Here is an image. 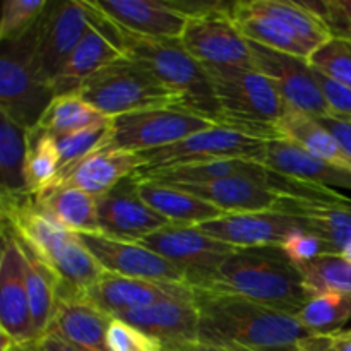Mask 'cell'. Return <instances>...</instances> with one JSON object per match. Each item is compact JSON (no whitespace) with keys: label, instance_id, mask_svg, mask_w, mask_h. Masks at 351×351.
I'll return each mask as SVG.
<instances>
[{"label":"cell","instance_id":"6da1fadb","mask_svg":"<svg viewBox=\"0 0 351 351\" xmlns=\"http://www.w3.org/2000/svg\"><path fill=\"white\" fill-rule=\"evenodd\" d=\"M199 341L219 346L271 350L297 346L311 332L297 315L249 298L194 288Z\"/></svg>","mask_w":351,"mask_h":351},{"label":"cell","instance_id":"7a4b0ae2","mask_svg":"<svg viewBox=\"0 0 351 351\" xmlns=\"http://www.w3.org/2000/svg\"><path fill=\"white\" fill-rule=\"evenodd\" d=\"M2 225L31 250L58 280L74 291H86L106 274L77 233L45 215L33 195H2Z\"/></svg>","mask_w":351,"mask_h":351},{"label":"cell","instance_id":"3957f363","mask_svg":"<svg viewBox=\"0 0 351 351\" xmlns=\"http://www.w3.org/2000/svg\"><path fill=\"white\" fill-rule=\"evenodd\" d=\"M199 290L237 295L295 315L311 300L300 271L280 245L235 249Z\"/></svg>","mask_w":351,"mask_h":351},{"label":"cell","instance_id":"277c9868","mask_svg":"<svg viewBox=\"0 0 351 351\" xmlns=\"http://www.w3.org/2000/svg\"><path fill=\"white\" fill-rule=\"evenodd\" d=\"M120 29L123 57L146 67L158 81L180 99V108L189 110L215 125L221 123V110L213 82L201 62L185 50L180 40H153Z\"/></svg>","mask_w":351,"mask_h":351},{"label":"cell","instance_id":"5b68a950","mask_svg":"<svg viewBox=\"0 0 351 351\" xmlns=\"http://www.w3.org/2000/svg\"><path fill=\"white\" fill-rule=\"evenodd\" d=\"M221 110L219 127L261 141L278 139L276 122L287 103L276 86L256 69L204 65Z\"/></svg>","mask_w":351,"mask_h":351},{"label":"cell","instance_id":"8992f818","mask_svg":"<svg viewBox=\"0 0 351 351\" xmlns=\"http://www.w3.org/2000/svg\"><path fill=\"white\" fill-rule=\"evenodd\" d=\"M269 187L278 194L273 211L293 216L322 240L326 252L343 254L351 245V197L322 185L305 184L269 170Z\"/></svg>","mask_w":351,"mask_h":351},{"label":"cell","instance_id":"52a82bcc","mask_svg":"<svg viewBox=\"0 0 351 351\" xmlns=\"http://www.w3.org/2000/svg\"><path fill=\"white\" fill-rule=\"evenodd\" d=\"M75 95L108 119L143 110L180 106V99L171 89L146 67L127 57L99 69L82 82Z\"/></svg>","mask_w":351,"mask_h":351},{"label":"cell","instance_id":"ba28073f","mask_svg":"<svg viewBox=\"0 0 351 351\" xmlns=\"http://www.w3.org/2000/svg\"><path fill=\"white\" fill-rule=\"evenodd\" d=\"M38 34L40 21L17 41L3 43L0 60V110L27 130L38 125L53 99V93L38 72Z\"/></svg>","mask_w":351,"mask_h":351},{"label":"cell","instance_id":"9c48e42d","mask_svg":"<svg viewBox=\"0 0 351 351\" xmlns=\"http://www.w3.org/2000/svg\"><path fill=\"white\" fill-rule=\"evenodd\" d=\"M211 127L216 125L180 106L143 110L110 120L108 136L101 147L144 153L170 146Z\"/></svg>","mask_w":351,"mask_h":351},{"label":"cell","instance_id":"30bf717a","mask_svg":"<svg viewBox=\"0 0 351 351\" xmlns=\"http://www.w3.org/2000/svg\"><path fill=\"white\" fill-rule=\"evenodd\" d=\"M264 146L266 141L216 125L202 132L192 134L170 146L139 153L144 160V167L139 171L163 170L178 165L204 163V161L230 160V158H243L259 163Z\"/></svg>","mask_w":351,"mask_h":351},{"label":"cell","instance_id":"8fae6325","mask_svg":"<svg viewBox=\"0 0 351 351\" xmlns=\"http://www.w3.org/2000/svg\"><path fill=\"white\" fill-rule=\"evenodd\" d=\"M143 245L170 261L187 278V285L199 288L235 250L197 226L168 225L141 240Z\"/></svg>","mask_w":351,"mask_h":351},{"label":"cell","instance_id":"7c38bea8","mask_svg":"<svg viewBox=\"0 0 351 351\" xmlns=\"http://www.w3.org/2000/svg\"><path fill=\"white\" fill-rule=\"evenodd\" d=\"M180 43L202 65L256 69L250 41L240 33L230 12L187 19Z\"/></svg>","mask_w":351,"mask_h":351},{"label":"cell","instance_id":"4fadbf2b","mask_svg":"<svg viewBox=\"0 0 351 351\" xmlns=\"http://www.w3.org/2000/svg\"><path fill=\"white\" fill-rule=\"evenodd\" d=\"M91 21L89 2H69L48 5L40 19L36 64L40 77L51 89L62 65L86 34ZM53 93V91H51Z\"/></svg>","mask_w":351,"mask_h":351},{"label":"cell","instance_id":"5bb4252c","mask_svg":"<svg viewBox=\"0 0 351 351\" xmlns=\"http://www.w3.org/2000/svg\"><path fill=\"white\" fill-rule=\"evenodd\" d=\"M89 7H91L89 27L55 77L51 84L53 98L72 95L81 88L86 79L96 74L99 69L123 57L119 26L112 23L93 2H89Z\"/></svg>","mask_w":351,"mask_h":351},{"label":"cell","instance_id":"9a60e30c","mask_svg":"<svg viewBox=\"0 0 351 351\" xmlns=\"http://www.w3.org/2000/svg\"><path fill=\"white\" fill-rule=\"evenodd\" d=\"M77 235L106 273L160 283L187 285V278L177 266L141 242L117 240L103 233Z\"/></svg>","mask_w":351,"mask_h":351},{"label":"cell","instance_id":"2e32d148","mask_svg":"<svg viewBox=\"0 0 351 351\" xmlns=\"http://www.w3.org/2000/svg\"><path fill=\"white\" fill-rule=\"evenodd\" d=\"M250 47H252L256 71L263 72L276 86L287 106L307 113L314 119L328 115L329 108L322 98L314 71L308 65L307 58L281 53L252 41Z\"/></svg>","mask_w":351,"mask_h":351},{"label":"cell","instance_id":"e0dca14e","mask_svg":"<svg viewBox=\"0 0 351 351\" xmlns=\"http://www.w3.org/2000/svg\"><path fill=\"white\" fill-rule=\"evenodd\" d=\"M0 331L9 335L21 350L38 341L24 281L23 254L9 226L2 225L0 254Z\"/></svg>","mask_w":351,"mask_h":351},{"label":"cell","instance_id":"ac0fdd59","mask_svg":"<svg viewBox=\"0 0 351 351\" xmlns=\"http://www.w3.org/2000/svg\"><path fill=\"white\" fill-rule=\"evenodd\" d=\"M99 233L127 242H141L170 223L141 199L136 177L120 182L98 197Z\"/></svg>","mask_w":351,"mask_h":351},{"label":"cell","instance_id":"d6986e66","mask_svg":"<svg viewBox=\"0 0 351 351\" xmlns=\"http://www.w3.org/2000/svg\"><path fill=\"white\" fill-rule=\"evenodd\" d=\"M115 317L96 307L86 293L58 285L47 335H55L84 351H108L106 332Z\"/></svg>","mask_w":351,"mask_h":351},{"label":"cell","instance_id":"ffe728a7","mask_svg":"<svg viewBox=\"0 0 351 351\" xmlns=\"http://www.w3.org/2000/svg\"><path fill=\"white\" fill-rule=\"evenodd\" d=\"M201 232L235 249L281 245L293 230L305 228L300 219L276 211L232 213L197 225Z\"/></svg>","mask_w":351,"mask_h":351},{"label":"cell","instance_id":"44dd1931","mask_svg":"<svg viewBox=\"0 0 351 351\" xmlns=\"http://www.w3.org/2000/svg\"><path fill=\"white\" fill-rule=\"evenodd\" d=\"M86 297L103 312L117 317L122 312L147 307L163 300L194 298V288L189 285L160 283L106 273L86 291Z\"/></svg>","mask_w":351,"mask_h":351},{"label":"cell","instance_id":"7402d4cb","mask_svg":"<svg viewBox=\"0 0 351 351\" xmlns=\"http://www.w3.org/2000/svg\"><path fill=\"white\" fill-rule=\"evenodd\" d=\"M115 319L153 336L165 346L199 341V311L194 298H173L122 312Z\"/></svg>","mask_w":351,"mask_h":351},{"label":"cell","instance_id":"603a6c76","mask_svg":"<svg viewBox=\"0 0 351 351\" xmlns=\"http://www.w3.org/2000/svg\"><path fill=\"white\" fill-rule=\"evenodd\" d=\"M95 3L112 23L129 33L153 40H180L187 17L156 0H96Z\"/></svg>","mask_w":351,"mask_h":351},{"label":"cell","instance_id":"cb8c5ba5","mask_svg":"<svg viewBox=\"0 0 351 351\" xmlns=\"http://www.w3.org/2000/svg\"><path fill=\"white\" fill-rule=\"evenodd\" d=\"M144 167L139 153L99 147L67 168H62L55 184L77 187L99 197ZM53 184V185H55Z\"/></svg>","mask_w":351,"mask_h":351},{"label":"cell","instance_id":"d4e9b609","mask_svg":"<svg viewBox=\"0 0 351 351\" xmlns=\"http://www.w3.org/2000/svg\"><path fill=\"white\" fill-rule=\"evenodd\" d=\"M259 165H264L274 173L305 184L351 191V170L321 160L287 139L266 141Z\"/></svg>","mask_w":351,"mask_h":351},{"label":"cell","instance_id":"484cf974","mask_svg":"<svg viewBox=\"0 0 351 351\" xmlns=\"http://www.w3.org/2000/svg\"><path fill=\"white\" fill-rule=\"evenodd\" d=\"M170 185H175V187L209 202L225 215L273 211L274 204L278 202V194L269 187V177L267 180H261V178L250 177V175H235V177L206 182V184Z\"/></svg>","mask_w":351,"mask_h":351},{"label":"cell","instance_id":"4316f807","mask_svg":"<svg viewBox=\"0 0 351 351\" xmlns=\"http://www.w3.org/2000/svg\"><path fill=\"white\" fill-rule=\"evenodd\" d=\"M137 192L141 199L149 206L153 211L163 216L170 225L197 226L201 223L219 218L225 213L219 211L209 202L182 191L170 184H161L154 180L137 178Z\"/></svg>","mask_w":351,"mask_h":351},{"label":"cell","instance_id":"83f0119b","mask_svg":"<svg viewBox=\"0 0 351 351\" xmlns=\"http://www.w3.org/2000/svg\"><path fill=\"white\" fill-rule=\"evenodd\" d=\"M38 208L74 233H99L98 197L77 187L55 184L33 195Z\"/></svg>","mask_w":351,"mask_h":351},{"label":"cell","instance_id":"f1b7e54d","mask_svg":"<svg viewBox=\"0 0 351 351\" xmlns=\"http://www.w3.org/2000/svg\"><path fill=\"white\" fill-rule=\"evenodd\" d=\"M276 134L278 139L291 141L321 160L351 170V158L339 147L335 137L317 122V119L307 113L287 106L281 119L276 122Z\"/></svg>","mask_w":351,"mask_h":351},{"label":"cell","instance_id":"f546056e","mask_svg":"<svg viewBox=\"0 0 351 351\" xmlns=\"http://www.w3.org/2000/svg\"><path fill=\"white\" fill-rule=\"evenodd\" d=\"M235 175H250L261 180H267L269 170L252 160L230 158V160L204 161V163L178 165V167L163 168V170L137 171L134 177L163 182V184H206V182L235 177Z\"/></svg>","mask_w":351,"mask_h":351},{"label":"cell","instance_id":"4dcf8cb0","mask_svg":"<svg viewBox=\"0 0 351 351\" xmlns=\"http://www.w3.org/2000/svg\"><path fill=\"white\" fill-rule=\"evenodd\" d=\"M232 17L240 33L252 43L281 51V53L293 55V57H311V51L304 47V43L298 40L297 34L290 27L273 17L254 12L245 5L243 0L235 2Z\"/></svg>","mask_w":351,"mask_h":351},{"label":"cell","instance_id":"1f68e13d","mask_svg":"<svg viewBox=\"0 0 351 351\" xmlns=\"http://www.w3.org/2000/svg\"><path fill=\"white\" fill-rule=\"evenodd\" d=\"M19 247L21 254H23L24 281H26L27 297H29L31 315H33L38 339H40L47 335L48 328H50L55 300H57L58 280L27 247H24L21 242Z\"/></svg>","mask_w":351,"mask_h":351},{"label":"cell","instance_id":"d6a6232c","mask_svg":"<svg viewBox=\"0 0 351 351\" xmlns=\"http://www.w3.org/2000/svg\"><path fill=\"white\" fill-rule=\"evenodd\" d=\"M27 132L12 117L0 110V180L2 195H24V163L27 153ZM27 195V194H26Z\"/></svg>","mask_w":351,"mask_h":351},{"label":"cell","instance_id":"836d02e7","mask_svg":"<svg viewBox=\"0 0 351 351\" xmlns=\"http://www.w3.org/2000/svg\"><path fill=\"white\" fill-rule=\"evenodd\" d=\"M106 122H110L108 117L99 113L75 93H72V95L55 96L34 129L51 137H62L89 127L103 125Z\"/></svg>","mask_w":351,"mask_h":351},{"label":"cell","instance_id":"e575fe53","mask_svg":"<svg viewBox=\"0 0 351 351\" xmlns=\"http://www.w3.org/2000/svg\"><path fill=\"white\" fill-rule=\"evenodd\" d=\"M243 2L254 12L273 17L290 27L311 53L331 38L328 27L321 23V19L305 9L300 2H285V0H249V2L243 0Z\"/></svg>","mask_w":351,"mask_h":351},{"label":"cell","instance_id":"d590c367","mask_svg":"<svg viewBox=\"0 0 351 351\" xmlns=\"http://www.w3.org/2000/svg\"><path fill=\"white\" fill-rule=\"evenodd\" d=\"M60 153L55 137L31 129L27 132V153L24 163L26 194L36 195L57 182L60 173Z\"/></svg>","mask_w":351,"mask_h":351},{"label":"cell","instance_id":"8d00e7d4","mask_svg":"<svg viewBox=\"0 0 351 351\" xmlns=\"http://www.w3.org/2000/svg\"><path fill=\"white\" fill-rule=\"evenodd\" d=\"M298 271L311 298L324 293H351V261L343 254H322L298 266Z\"/></svg>","mask_w":351,"mask_h":351},{"label":"cell","instance_id":"74e56055","mask_svg":"<svg viewBox=\"0 0 351 351\" xmlns=\"http://www.w3.org/2000/svg\"><path fill=\"white\" fill-rule=\"evenodd\" d=\"M297 319L311 335L343 331L351 321V293H324L311 298Z\"/></svg>","mask_w":351,"mask_h":351},{"label":"cell","instance_id":"f35d334b","mask_svg":"<svg viewBox=\"0 0 351 351\" xmlns=\"http://www.w3.org/2000/svg\"><path fill=\"white\" fill-rule=\"evenodd\" d=\"M50 3L45 0H5L2 3L0 40L2 43L17 41L29 33Z\"/></svg>","mask_w":351,"mask_h":351},{"label":"cell","instance_id":"ab89813d","mask_svg":"<svg viewBox=\"0 0 351 351\" xmlns=\"http://www.w3.org/2000/svg\"><path fill=\"white\" fill-rule=\"evenodd\" d=\"M314 71L351 88V40L329 38L307 58Z\"/></svg>","mask_w":351,"mask_h":351},{"label":"cell","instance_id":"60d3db41","mask_svg":"<svg viewBox=\"0 0 351 351\" xmlns=\"http://www.w3.org/2000/svg\"><path fill=\"white\" fill-rule=\"evenodd\" d=\"M108 127L110 122H106L103 125L89 127V129L79 130V132L69 134V136L55 137L58 153H60V170L71 167L75 161L82 160L84 156L91 154L93 151L99 149L105 143L106 136H108Z\"/></svg>","mask_w":351,"mask_h":351},{"label":"cell","instance_id":"b9f144b4","mask_svg":"<svg viewBox=\"0 0 351 351\" xmlns=\"http://www.w3.org/2000/svg\"><path fill=\"white\" fill-rule=\"evenodd\" d=\"M108 351H163V343L141 329L113 319L106 332Z\"/></svg>","mask_w":351,"mask_h":351},{"label":"cell","instance_id":"7bdbcfd3","mask_svg":"<svg viewBox=\"0 0 351 351\" xmlns=\"http://www.w3.org/2000/svg\"><path fill=\"white\" fill-rule=\"evenodd\" d=\"M281 250L288 257L293 266H302L315 257L322 256L326 252V247L319 237L308 232L307 228H297L281 242Z\"/></svg>","mask_w":351,"mask_h":351},{"label":"cell","instance_id":"ee69618b","mask_svg":"<svg viewBox=\"0 0 351 351\" xmlns=\"http://www.w3.org/2000/svg\"><path fill=\"white\" fill-rule=\"evenodd\" d=\"M314 75L319 89L322 93V98H324L326 105H328L329 113L351 119V88L332 81L331 77H328V75H324L319 71H314Z\"/></svg>","mask_w":351,"mask_h":351},{"label":"cell","instance_id":"f6af8a7d","mask_svg":"<svg viewBox=\"0 0 351 351\" xmlns=\"http://www.w3.org/2000/svg\"><path fill=\"white\" fill-rule=\"evenodd\" d=\"M298 351H351V329L329 335H311L297 343Z\"/></svg>","mask_w":351,"mask_h":351},{"label":"cell","instance_id":"bcb514c9","mask_svg":"<svg viewBox=\"0 0 351 351\" xmlns=\"http://www.w3.org/2000/svg\"><path fill=\"white\" fill-rule=\"evenodd\" d=\"M317 122L335 137L339 147L351 158V119L328 113V115L317 119Z\"/></svg>","mask_w":351,"mask_h":351},{"label":"cell","instance_id":"7dc6e473","mask_svg":"<svg viewBox=\"0 0 351 351\" xmlns=\"http://www.w3.org/2000/svg\"><path fill=\"white\" fill-rule=\"evenodd\" d=\"M26 348L31 351H84L71 345V343L64 341V339L55 335H45L43 338H40L33 345L26 346Z\"/></svg>","mask_w":351,"mask_h":351},{"label":"cell","instance_id":"c3c4849f","mask_svg":"<svg viewBox=\"0 0 351 351\" xmlns=\"http://www.w3.org/2000/svg\"><path fill=\"white\" fill-rule=\"evenodd\" d=\"M163 351H232L226 346L219 345H209V343L195 341L189 343V345H178V346H165Z\"/></svg>","mask_w":351,"mask_h":351},{"label":"cell","instance_id":"681fc988","mask_svg":"<svg viewBox=\"0 0 351 351\" xmlns=\"http://www.w3.org/2000/svg\"><path fill=\"white\" fill-rule=\"evenodd\" d=\"M232 351H298L297 346H287V348H271V350H254V348H243V346H226Z\"/></svg>","mask_w":351,"mask_h":351},{"label":"cell","instance_id":"f907efd6","mask_svg":"<svg viewBox=\"0 0 351 351\" xmlns=\"http://www.w3.org/2000/svg\"><path fill=\"white\" fill-rule=\"evenodd\" d=\"M341 5H343V9L346 10V14H348V19L351 23V0H341Z\"/></svg>","mask_w":351,"mask_h":351},{"label":"cell","instance_id":"816d5d0a","mask_svg":"<svg viewBox=\"0 0 351 351\" xmlns=\"http://www.w3.org/2000/svg\"><path fill=\"white\" fill-rule=\"evenodd\" d=\"M343 256H345L348 261H351V245L346 247V250H345V252H343Z\"/></svg>","mask_w":351,"mask_h":351},{"label":"cell","instance_id":"f5cc1de1","mask_svg":"<svg viewBox=\"0 0 351 351\" xmlns=\"http://www.w3.org/2000/svg\"><path fill=\"white\" fill-rule=\"evenodd\" d=\"M21 351H31V350H27V348H23Z\"/></svg>","mask_w":351,"mask_h":351}]
</instances>
